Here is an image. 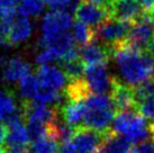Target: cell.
Here are the masks:
<instances>
[{
	"label": "cell",
	"instance_id": "6da1fadb",
	"mask_svg": "<svg viewBox=\"0 0 154 153\" xmlns=\"http://www.w3.org/2000/svg\"><path fill=\"white\" fill-rule=\"evenodd\" d=\"M109 51L123 79V83L136 88L150 80L154 68V58L147 51L134 47L127 39L114 45Z\"/></svg>",
	"mask_w": 154,
	"mask_h": 153
},
{
	"label": "cell",
	"instance_id": "7a4b0ae2",
	"mask_svg": "<svg viewBox=\"0 0 154 153\" xmlns=\"http://www.w3.org/2000/svg\"><path fill=\"white\" fill-rule=\"evenodd\" d=\"M117 114L111 97L108 95L90 94L85 99L83 128L94 130L99 133L110 131L109 127Z\"/></svg>",
	"mask_w": 154,
	"mask_h": 153
},
{
	"label": "cell",
	"instance_id": "3957f363",
	"mask_svg": "<svg viewBox=\"0 0 154 153\" xmlns=\"http://www.w3.org/2000/svg\"><path fill=\"white\" fill-rule=\"evenodd\" d=\"M110 131L125 137L131 144H141L151 139L150 122L137 111L117 113Z\"/></svg>",
	"mask_w": 154,
	"mask_h": 153
},
{
	"label": "cell",
	"instance_id": "277c9868",
	"mask_svg": "<svg viewBox=\"0 0 154 153\" xmlns=\"http://www.w3.org/2000/svg\"><path fill=\"white\" fill-rule=\"evenodd\" d=\"M72 23V17L66 10H52L47 13L42 23L41 45L47 44L69 33Z\"/></svg>",
	"mask_w": 154,
	"mask_h": 153
},
{
	"label": "cell",
	"instance_id": "5b68a950",
	"mask_svg": "<svg viewBox=\"0 0 154 153\" xmlns=\"http://www.w3.org/2000/svg\"><path fill=\"white\" fill-rule=\"evenodd\" d=\"M132 25L133 24L127 21L110 18L105 24L94 30V41L110 48L114 45H117L127 39Z\"/></svg>",
	"mask_w": 154,
	"mask_h": 153
},
{
	"label": "cell",
	"instance_id": "8992f818",
	"mask_svg": "<svg viewBox=\"0 0 154 153\" xmlns=\"http://www.w3.org/2000/svg\"><path fill=\"white\" fill-rule=\"evenodd\" d=\"M83 79L86 81L90 92L94 95L111 94L116 79L110 76L107 64H96L85 67Z\"/></svg>",
	"mask_w": 154,
	"mask_h": 153
},
{
	"label": "cell",
	"instance_id": "52a82bcc",
	"mask_svg": "<svg viewBox=\"0 0 154 153\" xmlns=\"http://www.w3.org/2000/svg\"><path fill=\"white\" fill-rule=\"evenodd\" d=\"M74 16L79 21L88 25L91 28H98L111 18L107 6L96 5L89 1L81 0L74 9Z\"/></svg>",
	"mask_w": 154,
	"mask_h": 153
},
{
	"label": "cell",
	"instance_id": "ba28073f",
	"mask_svg": "<svg viewBox=\"0 0 154 153\" xmlns=\"http://www.w3.org/2000/svg\"><path fill=\"white\" fill-rule=\"evenodd\" d=\"M106 133H99L89 128H79L69 142L74 153H98Z\"/></svg>",
	"mask_w": 154,
	"mask_h": 153
},
{
	"label": "cell",
	"instance_id": "9c48e42d",
	"mask_svg": "<svg viewBox=\"0 0 154 153\" xmlns=\"http://www.w3.org/2000/svg\"><path fill=\"white\" fill-rule=\"evenodd\" d=\"M108 9L111 18L131 24L136 23L145 16L144 10L136 0H110Z\"/></svg>",
	"mask_w": 154,
	"mask_h": 153
},
{
	"label": "cell",
	"instance_id": "30bf717a",
	"mask_svg": "<svg viewBox=\"0 0 154 153\" xmlns=\"http://www.w3.org/2000/svg\"><path fill=\"white\" fill-rule=\"evenodd\" d=\"M110 95L112 102L117 109V113L133 111H138V104H137L134 88L125 85L122 81L116 79Z\"/></svg>",
	"mask_w": 154,
	"mask_h": 153
},
{
	"label": "cell",
	"instance_id": "8fae6325",
	"mask_svg": "<svg viewBox=\"0 0 154 153\" xmlns=\"http://www.w3.org/2000/svg\"><path fill=\"white\" fill-rule=\"evenodd\" d=\"M36 76L42 87L46 89L60 91L69 83L68 78L64 74L63 70L56 65H39Z\"/></svg>",
	"mask_w": 154,
	"mask_h": 153
},
{
	"label": "cell",
	"instance_id": "7c38bea8",
	"mask_svg": "<svg viewBox=\"0 0 154 153\" xmlns=\"http://www.w3.org/2000/svg\"><path fill=\"white\" fill-rule=\"evenodd\" d=\"M61 118L74 131L83 128L85 120V99L83 100H65L59 107Z\"/></svg>",
	"mask_w": 154,
	"mask_h": 153
},
{
	"label": "cell",
	"instance_id": "4fadbf2b",
	"mask_svg": "<svg viewBox=\"0 0 154 153\" xmlns=\"http://www.w3.org/2000/svg\"><path fill=\"white\" fill-rule=\"evenodd\" d=\"M152 25H151L150 20L147 16L141 18L140 20H137L136 23H134L131 27L129 30L128 37H127V42L133 45L136 48L143 50V51H147V46L150 39L152 37Z\"/></svg>",
	"mask_w": 154,
	"mask_h": 153
},
{
	"label": "cell",
	"instance_id": "5bb4252c",
	"mask_svg": "<svg viewBox=\"0 0 154 153\" xmlns=\"http://www.w3.org/2000/svg\"><path fill=\"white\" fill-rule=\"evenodd\" d=\"M110 58L111 54L109 48L97 41H94L80 48V61L85 67L107 64Z\"/></svg>",
	"mask_w": 154,
	"mask_h": 153
},
{
	"label": "cell",
	"instance_id": "9a60e30c",
	"mask_svg": "<svg viewBox=\"0 0 154 153\" xmlns=\"http://www.w3.org/2000/svg\"><path fill=\"white\" fill-rule=\"evenodd\" d=\"M30 64L20 56L11 58L4 69V79L10 83L20 82L26 76L30 74Z\"/></svg>",
	"mask_w": 154,
	"mask_h": 153
},
{
	"label": "cell",
	"instance_id": "2e32d148",
	"mask_svg": "<svg viewBox=\"0 0 154 153\" xmlns=\"http://www.w3.org/2000/svg\"><path fill=\"white\" fill-rule=\"evenodd\" d=\"M132 148V144L125 137L108 131L98 153H128Z\"/></svg>",
	"mask_w": 154,
	"mask_h": 153
},
{
	"label": "cell",
	"instance_id": "e0dca14e",
	"mask_svg": "<svg viewBox=\"0 0 154 153\" xmlns=\"http://www.w3.org/2000/svg\"><path fill=\"white\" fill-rule=\"evenodd\" d=\"M32 34V23L27 17H19L13 23L8 35L9 45H16L26 41Z\"/></svg>",
	"mask_w": 154,
	"mask_h": 153
},
{
	"label": "cell",
	"instance_id": "ac0fdd59",
	"mask_svg": "<svg viewBox=\"0 0 154 153\" xmlns=\"http://www.w3.org/2000/svg\"><path fill=\"white\" fill-rule=\"evenodd\" d=\"M20 111L15 95L10 90H0V122L8 119L10 116Z\"/></svg>",
	"mask_w": 154,
	"mask_h": 153
},
{
	"label": "cell",
	"instance_id": "d6986e66",
	"mask_svg": "<svg viewBox=\"0 0 154 153\" xmlns=\"http://www.w3.org/2000/svg\"><path fill=\"white\" fill-rule=\"evenodd\" d=\"M42 88L36 74H28L19 82V94L22 97V101H33Z\"/></svg>",
	"mask_w": 154,
	"mask_h": 153
},
{
	"label": "cell",
	"instance_id": "ffe728a7",
	"mask_svg": "<svg viewBox=\"0 0 154 153\" xmlns=\"http://www.w3.org/2000/svg\"><path fill=\"white\" fill-rule=\"evenodd\" d=\"M59 148V142L46 135L33 141L27 148V153H57Z\"/></svg>",
	"mask_w": 154,
	"mask_h": 153
},
{
	"label": "cell",
	"instance_id": "44dd1931",
	"mask_svg": "<svg viewBox=\"0 0 154 153\" xmlns=\"http://www.w3.org/2000/svg\"><path fill=\"white\" fill-rule=\"evenodd\" d=\"M73 37L75 43L79 45L86 46L89 43L94 41V30L83 24L81 21L77 20L73 25Z\"/></svg>",
	"mask_w": 154,
	"mask_h": 153
},
{
	"label": "cell",
	"instance_id": "7402d4cb",
	"mask_svg": "<svg viewBox=\"0 0 154 153\" xmlns=\"http://www.w3.org/2000/svg\"><path fill=\"white\" fill-rule=\"evenodd\" d=\"M45 0H22L18 5V14L22 17L37 16L43 11Z\"/></svg>",
	"mask_w": 154,
	"mask_h": 153
},
{
	"label": "cell",
	"instance_id": "603a6c76",
	"mask_svg": "<svg viewBox=\"0 0 154 153\" xmlns=\"http://www.w3.org/2000/svg\"><path fill=\"white\" fill-rule=\"evenodd\" d=\"M61 69L63 70V72L66 76L69 81L82 79L83 74H85V65L82 64L80 59L75 60V61H71V62L61 63Z\"/></svg>",
	"mask_w": 154,
	"mask_h": 153
},
{
	"label": "cell",
	"instance_id": "cb8c5ba5",
	"mask_svg": "<svg viewBox=\"0 0 154 153\" xmlns=\"http://www.w3.org/2000/svg\"><path fill=\"white\" fill-rule=\"evenodd\" d=\"M138 113L149 122H154V91L138 101Z\"/></svg>",
	"mask_w": 154,
	"mask_h": 153
},
{
	"label": "cell",
	"instance_id": "d4e9b609",
	"mask_svg": "<svg viewBox=\"0 0 154 153\" xmlns=\"http://www.w3.org/2000/svg\"><path fill=\"white\" fill-rule=\"evenodd\" d=\"M73 0H45L48 7H51L53 10H64L72 4Z\"/></svg>",
	"mask_w": 154,
	"mask_h": 153
},
{
	"label": "cell",
	"instance_id": "484cf974",
	"mask_svg": "<svg viewBox=\"0 0 154 153\" xmlns=\"http://www.w3.org/2000/svg\"><path fill=\"white\" fill-rule=\"evenodd\" d=\"M136 1L145 14L150 13L152 9H154V0H136Z\"/></svg>",
	"mask_w": 154,
	"mask_h": 153
},
{
	"label": "cell",
	"instance_id": "4316f807",
	"mask_svg": "<svg viewBox=\"0 0 154 153\" xmlns=\"http://www.w3.org/2000/svg\"><path fill=\"white\" fill-rule=\"evenodd\" d=\"M147 52L154 58V34L152 35V37H151V39H150L149 46H147Z\"/></svg>",
	"mask_w": 154,
	"mask_h": 153
},
{
	"label": "cell",
	"instance_id": "83f0119b",
	"mask_svg": "<svg viewBox=\"0 0 154 153\" xmlns=\"http://www.w3.org/2000/svg\"><path fill=\"white\" fill-rule=\"evenodd\" d=\"M83 1H89V2H92V4L107 6V7H108V5H109V2H110V0H83Z\"/></svg>",
	"mask_w": 154,
	"mask_h": 153
},
{
	"label": "cell",
	"instance_id": "f1b7e54d",
	"mask_svg": "<svg viewBox=\"0 0 154 153\" xmlns=\"http://www.w3.org/2000/svg\"><path fill=\"white\" fill-rule=\"evenodd\" d=\"M5 153H27V149H5Z\"/></svg>",
	"mask_w": 154,
	"mask_h": 153
},
{
	"label": "cell",
	"instance_id": "f546056e",
	"mask_svg": "<svg viewBox=\"0 0 154 153\" xmlns=\"http://www.w3.org/2000/svg\"><path fill=\"white\" fill-rule=\"evenodd\" d=\"M146 16H147V18H149V20H150L152 27L154 28V9H152L150 13L146 14Z\"/></svg>",
	"mask_w": 154,
	"mask_h": 153
},
{
	"label": "cell",
	"instance_id": "4dcf8cb0",
	"mask_svg": "<svg viewBox=\"0 0 154 153\" xmlns=\"http://www.w3.org/2000/svg\"><path fill=\"white\" fill-rule=\"evenodd\" d=\"M150 130H151V139L154 141V122H150Z\"/></svg>",
	"mask_w": 154,
	"mask_h": 153
},
{
	"label": "cell",
	"instance_id": "1f68e13d",
	"mask_svg": "<svg viewBox=\"0 0 154 153\" xmlns=\"http://www.w3.org/2000/svg\"><path fill=\"white\" fill-rule=\"evenodd\" d=\"M152 76H153V82H154V68H153V72H152Z\"/></svg>",
	"mask_w": 154,
	"mask_h": 153
},
{
	"label": "cell",
	"instance_id": "d6a6232c",
	"mask_svg": "<svg viewBox=\"0 0 154 153\" xmlns=\"http://www.w3.org/2000/svg\"><path fill=\"white\" fill-rule=\"evenodd\" d=\"M152 153H154V150H153V152H152Z\"/></svg>",
	"mask_w": 154,
	"mask_h": 153
}]
</instances>
